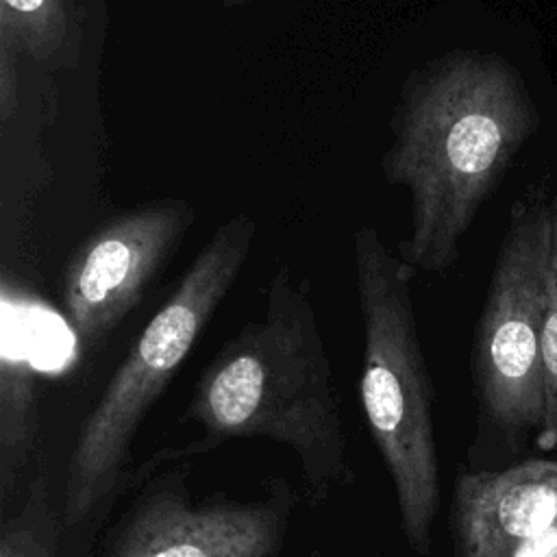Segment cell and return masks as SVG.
<instances>
[{"label": "cell", "mask_w": 557, "mask_h": 557, "mask_svg": "<svg viewBox=\"0 0 557 557\" xmlns=\"http://www.w3.org/2000/svg\"><path fill=\"white\" fill-rule=\"evenodd\" d=\"M248 2H252V0H222V7L224 9H237V7H244Z\"/></svg>", "instance_id": "cell-15"}, {"label": "cell", "mask_w": 557, "mask_h": 557, "mask_svg": "<svg viewBox=\"0 0 557 557\" xmlns=\"http://www.w3.org/2000/svg\"><path fill=\"white\" fill-rule=\"evenodd\" d=\"M189 418L209 437H268L292 450L311 503L352 483L348 437L311 285L274 270L265 311L205 368Z\"/></svg>", "instance_id": "cell-2"}, {"label": "cell", "mask_w": 557, "mask_h": 557, "mask_svg": "<svg viewBox=\"0 0 557 557\" xmlns=\"http://www.w3.org/2000/svg\"><path fill=\"white\" fill-rule=\"evenodd\" d=\"M61 522L48 476L37 474L20 507L2 522L0 557H59Z\"/></svg>", "instance_id": "cell-11"}, {"label": "cell", "mask_w": 557, "mask_h": 557, "mask_svg": "<svg viewBox=\"0 0 557 557\" xmlns=\"http://www.w3.org/2000/svg\"><path fill=\"white\" fill-rule=\"evenodd\" d=\"M191 222L185 200L148 202L115 215L74 250L61 278V307L81 344H98L128 315Z\"/></svg>", "instance_id": "cell-6"}, {"label": "cell", "mask_w": 557, "mask_h": 557, "mask_svg": "<svg viewBox=\"0 0 557 557\" xmlns=\"http://www.w3.org/2000/svg\"><path fill=\"white\" fill-rule=\"evenodd\" d=\"M542 355L546 416L537 442L544 450H557V189H553L548 196V268Z\"/></svg>", "instance_id": "cell-12"}, {"label": "cell", "mask_w": 557, "mask_h": 557, "mask_svg": "<svg viewBox=\"0 0 557 557\" xmlns=\"http://www.w3.org/2000/svg\"><path fill=\"white\" fill-rule=\"evenodd\" d=\"M287 529L278 500L191 503L172 487L137 500L109 557H274Z\"/></svg>", "instance_id": "cell-7"}, {"label": "cell", "mask_w": 557, "mask_h": 557, "mask_svg": "<svg viewBox=\"0 0 557 557\" xmlns=\"http://www.w3.org/2000/svg\"><path fill=\"white\" fill-rule=\"evenodd\" d=\"M39 383L35 366L9 350L0 359V496L17 487L39 440Z\"/></svg>", "instance_id": "cell-9"}, {"label": "cell", "mask_w": 557, "mask_h": 557, "mask_svg": "<svg viewBox=\"0 0 557 557\" xmlns=\"http://www.w3.org/2000/svg\"><path fill=\"white\" fill-rule=\"evenodd\" d=\"M537 128L524 76L498 52L457 48L411 70L381 159L387 183L409 191L411 231L398 255L418 272H448L479 209Z\"/></svg>", "instance_id": "cell-1"}, {"label": "cell", "mask_w": 557, "mask_h": 557, "mask_svg": "<svg viewBox=\"0 0 557 557\" xmlns=\"http://www.w3.org/2000/svg\"><path fill=\"white\" fill-rule=\"evenodd\" d=\"M352 261L363 324L361 409L394 485L403 535L426 557L442 487L433 385L411 298L418 270L370 224L352 233Z\"/></svg>", "instance_id": "cell-3"}, {"label": "cell", "mask_w": 557, "mask_h": 557, "mask_svg": "<svg viewBox=\"0 0 557 557\" xmlns=\"http://www.w3.org/2000/svg\"><path fill=\"white\" fill-rule=\"evenodd\" d=\"M255 231L257 224L246 213L224 220L111 374L70 453L61 496L65 527L85 522L115 490L146 413L231 292Z\"/></svg>", "instance_id": "cell-4"}, {"label": "cell", "mask_w": 557, "mask_h": 557, "mask_svg": "<svg viewBox=\"0 0 557 557\" xmlns=\"http://www.w3.org/2000/svg\"><path fill=\"white\" fill-rule=\"evenodd\" d=\"M548 196L546 185H533L509 207L472 346L481 416L513 442L527 435L540 440L546 416L542 337Z\"/></svg>", "instance_id": "cell-5"}, {"label": "cell", "mask_w": 557, "mask_h": 557, "mask_svg": "<svg viewBox=\"0 0 557 557\" xmlns=\"http://www.w3.org/2000/svg\"><path fill=\"white\" fill-rule=\"evenodd\" d=\"M507 557H557V522L537 537L511 550Z\"/></svg>", "instance_id": "cell-14"}, {"label": "cell", "mask_w": 557, "mask_h": 557, "mask_svg": "<svg viewBox=\"0 0 557 557\" xmlns=\"http://www.w3.org/2000/svg\"><path fill=\"white\" fill-rule=\"evenodd\" d=\"M0 26L39 63H67L74 48V22L63 0H0Z\"/></svg>", "instance_id": "cell-10"}, {"label": "cell", "mask_w": 557, "mask_h": 557, "mask_svg": "<svg viewBox=\"0 0 557 557\" xmlns=\"http://www.w3.org/2000/svg\"><path fill=\"white\" fill-rule=\"evenodd\" d=\"M450 518L457 557H507L557 522V457L459 474Z\"/></svg>", "instance_id": "cell-8"}, {"label": "cell", "mask_w": 557, "mask_h": 557, "mask_svg": "<svg viewBox=\"0 0 557 557\" xmlns=\"http://www.w3.org/2000/svg\"><path fill=\"white\" fill-rule=\"evenodd\" d=\"M22 48L9 28L0 26V124L4 126L17 109V59Z\"/></svg>", "instance_id": "cell-13"}]
</instances>
